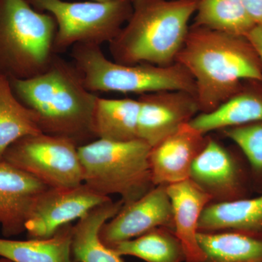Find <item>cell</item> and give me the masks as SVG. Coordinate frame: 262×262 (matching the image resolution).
Returning <instances> with one entry per match:
<instances>
[{"label":"cell","instance_id":"cell-1","mask_svg":"<svg viewBox=\"0 0 262 262\" xmlns=\"http://www.w3.org/2000/svg\"><path fill=\"white\" fill-rule=\"evenodd\" d=\"M176 62L194 78L202 113L213 111L238 93L245 81L262 82V62L244 36L193 25Z\"/></svg>","mask_w":262,"mask_h":262},{"label":"cell","instance_id":"cell-2","mask_svg":"<svg viewBox=\"0 0 262 262\" xmlns=\"http://www.w3.org/2000/svg\"><path fill=\"white\" fill-rule=\"evenodd\" d=\"M13 93L34 114L41 132L80 146L96 139L92 117L98 96L84 87L73 63L55 55L40 75L9 78Z\"/></svg>","mask_w":262,"mask_h":262},{"label":"cell","instance_id":"cell-3","mask_svg":"<svg viewBox=\"0 0 262 262\" xmlns=\"http://www.w3.org/2000/svg\"><path fill=\"white\" fill-rule=\"evenodd\" d=\"M198 2L133 0L130 18L118 35L108 43L114 61L159 67L175 63Z\"/></svg>","mask_w":262,"mask_h":262},{"label":"cell","instance_id":"cell-4","mask_svg":"<svg viewBox=\"0 0 262 262\" xmlns=\"http://www.w3.org/2000/svg\"><path fill=\"white\" fill-rule=\"evenodd\" d=\"M53 15L27 0H0V74L28 79L47 70L55 55Z\"/></svg>","mask_w":262,"mask_h":262},{"label":"cell","instance_id":"cell-5","mask_svg":"<svg viewBox=\"0 0 262 262\" xmlns=\"http://www.w3.org/2000/svg\"><path fill=\"white\" fill-rule=\"evenodd\" d=\"M151 149L140 139L123 142L96 139L78 146L84 184L101 196L117 194L124 204L139 199L155 187Z\"/></svg>","mask_w":262,"mask_h":262},{"label":"cell","instance_id":"cell-6","mask_svg":"<svg viewBox=\"0 0 262 262\" xmlns=\"http://www.w3.org/2000/svg\"><path fill=\"white\" fill-rule=\"evenodd\" d=\"M72 63L84 87L91 92L146 94L163 91H185L196 96L189 71L176 62L168 67L139 63L122 64L103 54L101 46L77 44L72 48Z\"/></svg>","mask_w":262,"mask_h":262},{"label":"cell","instance_id":"cell-7","mask_svg":"<svg viewBox=\"0 0 262 262\" xmlns=\"http://www.w3.org/2000/svg\"><path fill=\"white\" fill-rule=\"evenodd\" d=\"M34 9L53 15L57 25L56 54L77 44L101 46L118 35L133 13L132 0L68 2L27 0Z\"/></svg>","mask_w":262,"mask_h":262},{"label":"cell","instance_id":"cell-8","mask_svg":"<svg viewBox=\"0 0 262 262\" xmlns=\"http://www.w3.org/2000/svg\"><path fill=\"white\" fill-rule=\"evenodd\" d=\"M40 181L48 187H72L83 183V173L74 141L40 134L11 144L3 160Z\"/></svg>","mask_w":262,"mask_h":262},{"label":"cell","instance_id":"cell-9","mask_svg":"<svg viewBox=\"0 0 262 262\" xmlns=\"http://www.w3.org/2000/svg\"><path fill=\"white\" fill-rule=\"evenodd\" d=\"M110 199L95 192L84 183L72 187H48L33 203L26 232L29 238H49L61 227Z\"/></svg>","mask_w":262,"mask_h":262},{"label":"cell","instance_id":"cell-10","mask_svg":"<svg viewBox=\"0 0 262 262\" xmlns=\"http://www.w3.org/2000/svg\"><path fill=\"white\" fill-rule=\"evenodd\" d=\"M189 179L215 203L248 198L253 187L251 168L210 139L193 162Z\"/></svg>","mask_w":262,"mask_h":262},{"label":"cell","instance_id":"cell-11","mask_svg":"<svg viewBox=\"0 0 262 262\" xmlns=\"http://www.w3.org/2000/svg\"><path fill=\"white\" fill-rule=\"evenodd\" d=\"M158 227L174 231L173 208L167 185L155 186L139 199L123 204L117 215L103 225L99 236L105 246L113 248Z\"/></svg>","mask_w":262,"mask_h":262},{"label":"cell","instance_id":"cell-12","mask_svg":"<svg viewBox=\"0 0 262 262\" xmlns=\"http://www.w3.org/2000/svg\"><path fill=\"white\" fill-rule=\"evenodd\" d=\"M139 136L151 147L189 123L200 112L196 96L185 91L140 95Z\"/></svg>","mask_w":262,"mask_h":262},{"label":"cell","instance_id":"cell-13","mask_svg":"<svg viewBox=\"0 0 262 262\" xmlns=\"http://www.w3.org/2000/svg\"><path fill=\"white\" fill-rule=\"evenodd\" d=\"M208 139L189 123L151 147L150 167L155 186L169 185L190 178L191 168Z\"/></svg>","mask_w":262,"mask_h":262},{"label":"cell","instance_id":"cell-14","mask_svg":"<svg viewBox=\"0 0 262 262\" xmlns=\"http://www.w3.org/2000/svg\"><path fill=\"white\" fill-rule=\"evenodd\" d=\"M48 187L29 173L0 161V226L5 237L26 232L33 203Z\"/></svg>","mask_w":262,"mask_h":262},{"label":"cell","instance_id":"cell-15","mask_svg":"<svg viewBox=\"0 0 262 262\" xmlns=\"http://www.w3.org/2000/svg\"><path fill=\"white\" fill-rule=\"evenodd\" d=\"M167 191L173 208V232L182 244L185 261L206 262L198 234L200 219L211 196L190 179L167 185Z\"/></svg>","mask_w":262,"mask_h":262},{"label":"cell","instance_id":"cell-16","mask_svg":"<svg viewBox=\"0 0 262 262\" xmlns=\"http://www.w3.org/2000/svg\"><path fill=\"white\" fill-rule=\"evenodd\" d=\"M262 124V82L245 81L242 89L213 111L196 115L189 122L206 135L210 131Z\"/></svg>","mask_w":262,"mask_h":262},{"label":"cell","instance_id":"cell-17","mask_svg":"<svg viewBox=\"0 0 262 262\" xmlns=\"http://www.w3.org/2000/svg\"><path fill=\"white\" fill-rule=\"evenodd\" d=\"M122 200L101 203L90 210L72 226V256L75 262H125L122 256L103 244L100 231L120 211Z\"/></svg>","mask_w":262,"mask_h":262},{"label":"cell","instance_id":"cell-18","mask_svg":"<svg viewBox=\"0 0 262 262\" xmlns=\"http://www.w3.org/2000/svg\"><path fill=\"white\" fill-rule=\"evenodd\" d=\"M222 230L262 234V194L209 203L200 219L199 232Z\"/></svg>","mask_w":262,"mask_h":262},{"label":"cell","instance_id":"cell-19","mask_svg":"<svg viewBox=\"0 0 262 262\" xmlns=\"http://www.w3.org/2000/svg\"><path fill=\"white\" fill-rule=\"evenodd\" d=\"M139 112L138 99L98 97L92 117L95 138L120 142L139 139Z\"/></svg>","mask_w":262,"mask_h":262},{"label":"cell","instance_id":"cell-20","mask_svg":"<svg viewBox=\"0 0 262 262\" xmlns=\"http://www.w3.org/2000/svg\"><path fill=\"white\" fill-rule=\"evenodd\" d=\"M72 234L70 224L47 239L0 238V257L13 262H75L71 250Z\"/></svg>","mask_w":262,"mask_h":262},{"label":"cell","instance_id":"cell-21","mask_svg":"<svg viewBox=\"0 0 262 262\" xmlns=\"http://www.w3.org/2000/svg\"><path fill=\"white\" fill-rule=\"evenodd\" d=\"M198 239L206 262H262V234L199 232Z\"/></svg>","mask_w":262,"mask_h":262},{"label":"cell","instance_id":"cell-22","mask_svg":"<svg viewBox=\"0 0 262 262\" xmlns=\"http://www.w3.org/2000/svg\"><path fill=\"white\" fill-rule=\"evenodd\" d=\"M40 133L34 114L16 98L9 78L0 74V161L15 141Z\"/></svg>","mask_w":262,"mask_h":262},{"label":"cell","instance_id":"cell-23","mask_svg":"<svg viewBox=\"0 0 262 262\" xmlns=\"http://www.w3.org/2000/svg\"><path fill=\"white\" fill-rule=\"evenodd\" d=\"M193 25L247 37L255 24L241 0H200Z\"/></svg>","mask_w":262,"mask_h":262},{"label":"cell","instance_id":"cell-24","mask_svg":"<svg viewBox=\"0 0 262 262\" xmlns=\"http://www.w3.org/2000/svg\"><path fill=\"white\" fill-rule=\"evenodd\" d=\"M120 256H135L146 262H183L185 255L173 231L158 227L113 248Z\"/></svg>","mask_w":262,"mask_h":262},{"label":"cell","instance_id":"cell-25","mask_svg":"<svg viewBox=\"0 0 262 262\" xmlns=\"http://www.w3.org/2000/svg\"><path fill=\"white\" fill-rule=\"evenodd\" d=\"M225 134L246 157L251 168L253 187L262 193V124L229 127Z\"/></svg>","mask_w":262,"mask_h":262},{"label":"cell","instance_id":"cell-26","mask_svg":"<svg viewBox=\"0 0 262 262\" xmlns=\"http://www.w3.org/2000/svg\"><path fill=\"white\" fill-rule=\"evenodd\" d=\"M250 18L256 25H262V0H241Z\"/></svg>","mask_w":262,"mask_h":262},{"label":"cell","instance_id":"cell-27","mask_svg":"<svg viewBox=\"0 0 262 262\" xmlns=\"http://www.w3.org/2000/svg\"><path fill=\"white\" fill-rule=\"evenodd\" d=\"M246 37L256 50L262 62V25L255 26Z\"/></svg>","mask_w":262,"mask_h":262},{"label":"cell","instance_id":"cell-28","mask_svg":"<svg viewBox=\"0 0 262 262\" xmlns=\"http://www.w3.org/2000/svg\"><path fill=\"white\" fill-rule=\"evenodd\" d=\"M0 262H13L10 261V260L8 259V258L0 257Z\"/></svg>","mask_w":262,"mask_h":262},{"label":"cell","instance_id":"cell-29","mask_svg":"<svg viewBox=\"0 0 262 262\" xmlns=\"http://www.w3.org/2000/svg\"><path fill=\"white\" fill-rule=\"evenodd\" d=\"M93 1L101 2V3H106V2H111L114 1V0H93Z\"/></svg>","mask_w":262,"mask_h":262},{"label":"cell","instance_id":"cell-30","mask_svg":"<svg viewBox=\"0 0 262 262\" xmlns=\"http://www.w3.org/2000/svg\"><path fill=\"white\" fill-rule=\"evenodd\" d=\"M133 1V0H132ZM191 1H200V0H191Z\"/></svg>","mask_w":262,"mask_h":262}]
</instances>
